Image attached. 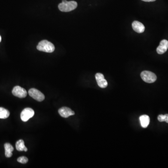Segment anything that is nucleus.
Here are the masks:
<instances>
[{"label": "nucleus", "mask_w": 168, "mask_h": 168, "mask_svg": "<svg viewBox=\"0 0 168 168\" xmlns=\"http://www.w3.org/2000/svg\"><path fill=\"white\" fill-rule=\"evenodd\" d=\"M78 6V3L76 2L72 1L68 2L67 0H62V2L59 3L58 7L61 11L68 12L73 11Z\"/></svg>", "instance_id": "f257e3e1"}, {"label": "nucleus", "mask_w": 168, "mask_h": 168, "mask_svg": "<svg viewBox=\"0 0 168 168\" xmlns=\"http://www.w3.org/2000/svg\"><path fill=\"white\" fill-rule=\"evenodd\" d=\"M36 48L39 51L47 53H51L55 50L54 45L46 40L40 42L36 46Z\"/></svg>", "instance_id": "f03ea898"}, {"label": "nucleus", "mask_w": 168, "mask_h": 168, "mask_svg": "<svg viewBox=\"0 0 168 168\" xmlns=\"http://www.w3.org/2000/svg\"><path fill=\"white\" fill-rule=\"evenodd\" d=\"M141 77L143 81L148 83H154L157 79L156 75L150 71H144L142 72Z\"/></svg>", "instance_id": "7ed1b4c3"}, {"label": "nucleus", "mask_w": 168, "mask_h": 168, "mask_svg": "<svg viewBox=\"0 0 168 168\" xmlns=\"http://www.w3.org/2000/svg\"><path fill=\"white\" fill-rule=\"evenodd\" d=\"M30 97L38 101H42L45 99V96L42 92L35 88H31L28 92Z\"/></svg>", "instance_id": "20e7f679"}, {"label": "nucleus", "mask_w": 168, "mask_h": 168, "mask_svg": "<svg viewBox=\"0 0 168 168\" xmlns=\"http://www.w3.org/2000/svg\"><path fill=\"white\" fill-rule=\"evenodd\" d=\"M35 112L32 108H26L22 111L21 114V119L23 121L26 122L34 115Z\"/></svg>", "instance_id": "39448f33"}, {"label": "nucleus", "mask_w": 168, "mask_h": 168, "mask_svg": "<svg viewBox=\"0 0 168 168\" xmlns=\"http://www.w3.org/2000/svg\"><path fill=\"white\" fill-rule=\"evenodd\" d=\"M12 92L14 95L19 98H23L27 95L26 90L19 86H16L14 87Z\"/></svg>", "instance_id": "423d86ee"}, {"label": "nucleus", "mask_w": 168, "mask_h": 168, "mask_svg": "<svg viewBox=\"0 0 168 168\" xmlns=\"http://www.w3.org/2000/svg\"><path fill=\"white\" fill-rule=\"evenodd\" d=\"M95 79L98 85L101 88H105L108 85V83L104 78L103 75L101 73H97L95 75Z\"/></svg>", "instance_id": "0eeeda50"}, {"label": "nucleus", "mask_w": 168, "mask_h": 168, "mask_svg": "<svg viewBox=\"0 0 168 168\" xmlns=\"http://www.w3.org/2000/svg\"><path fill=\"white\" fill-rule=\"evenodd\" d=\"M58 113L63 118H68L69 116L73 115L75 113L72 109L67 107H62L58 110Z\"/></svg>", "instance_id": "6e6552de"}, {"label": "nucleus", "mask_w": 168, "mask_h": 168, "mask_svg": "<svg viewBox=\"0 0 168 168\" xmlns=\"http://www.w3.org/2000/svg\"><path fill=\"white\" fill-rule=\"evenodd\" d=\"M168 49V41L167 40H163L157 49L158 54H163L165 53Z\"/></svg>", "instance_id": "1a4fd4ad"}, {"label": "nucleus", "mask_w": 168, "mask_h": 168, "mask_svg": "<svg viewBox=\"0 0 168 168\" xmlns=\"http://www.w3.org/2000/svg\"><path fill=\"white\" fill-rule=\"evenodd\" d=\"M132 28L134 30L138 33H142L145 30V27L141 23L137 21H135L132 23Z\"/></svg>", "instance_id": "9d476101"}, {"label": "nucleus", "mask_w": 168, "mask_h": 168, "mask_svg": "<svg viewBox=\"0 0 168 168\" xmlns=\"http://www.w3.org/2000/svg\"><path fill=\"white\" fill-rule=\"evenodd\" d=\"M139 120L142 127L143 128H147L150 123L149 116L147 115H142L140 116Z\"/></svg>", "instance_id": "9b49d317"}, {"label": "nucleus", "mask_w": 168, "mask_h": 168, "mask_svg": "<svg viewBox=\"0 0 168 168\" xmlns=\"http://www.w3.org/2000/svg\"><path fill=\"white\" fill-rule=\"evenodd\" d=\"M5 148V154L7 157H11L12 156V152L14 151V148L10 143H6L4 144Z\"/></svg>", "instance_id": "f8f14e48"}, {"label": "nucleus", "mask_w": 168, "mask_h": 168, "mask_svg": "<svg viewBox=\"0 0 168 168\" xmlns=\"http://www.w3.org/2000/svg\"><path fill=\"white\" fill-rule=\"evenodd\" d=\"M16 149L19 151H24V148L26 147L24 145V142L23 140L18 141L16 144Z\"/></svg>", "instance_id": "ddd939ff"}, {"label": "nucleus", "mask_w": 168, "mask_h": 168, "mask_svg": "<svg viewBox=\"0 0 168 168\" xmlns=\"http://www.w3.org/2000/svg\"><path fill=\"white\" fill-rule=\"evenodd\" d=\"M10 115V113L7 109L0 107V119H6Z\"/></svg>", "instance_id": "4468645a"}, {"label": "nucleus", "mask_w": 168, "mask_h": 168, "mask_svg": "<svg viewBox=\"0 0 168 168\" xmlns=\"http://www.w3.org/2000/svg\"><path fill=\"white\" fill-rule=\"evenodd\" d=\"M17 161L19 163H21L23 164H25L28 162V158L25 157H21L17 159Z\"/></svg>", "instance_id": "2eb2a0df"}, {"label": "nucleus", "mask_w": 168, "mask_h": 168, "mask_svg": "<svg viewBox=\"0 0 168 168\" xmlns=\"http://www.w3.org/2000/svg\"><path fill=\"white\" fill-rule=\"evenodd\" d=\"M165 114L163 115V114H160L158 116L157 119L160 122H163L165 121Z\"/></svg>", "instance_id": "dca6fc26"}, {"label": "nucleus", "mask_w": 168, "mask_h": 168, "mask_svg": "<svg viewBox=\"0 0 168 168\" xmlns=\"http://www.w3.org/2000/svg\"><path fill=\"white\" fill-rule=\"evenodd\" d=\"M142 1L146 2H155L156 0H142Z\"/></svg>", "instance_id": "f3484780"}, {"label": "nucleus", "mask_w": 168, "mask_h": 168, "mask_svg": "<svg viewBox=\"0 0 168 168\" xmlns=\"http://www.w3.org/2000/svg\"><path fill=\"white\" fill-rule=\"evenodd\" d=\"M165 116L166 117H165V122L168 123V114H165Z\"/></svg>", "instance_id": "a211bd4d"}, {"label": "nucleus", "mask_w": 168, "mask_h": 168, "mask_svg": "<svg viewBox=\"0 0 168 168\" xmlns=\"http://www.w3.org/2000/svg\"><path fill=\"white\" fill-rule=\"evenodd\" d=\"M27 151H28V149H27V148L25 147V148H24V151L27 152Z\"/></svg>", "instance_id": "6ab92c4d"}, {"label": "nucleus", "mask_w": 168, "mask_h": 168, "mask_svg": "<svg viewBox=\"0 0 168 168\" xmlns=\"http://www.w3.org/2000/svg\"><path fill=\"white\" fill-rule=\"evenodd\" d=\"M1 40H2L1 36H0V42H1Z\"/></svg>", "instance_id": "aec40b11"}]
</instances>
